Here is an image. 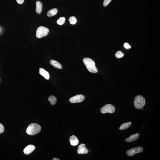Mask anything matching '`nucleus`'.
Returning a JSON list of instances; mask_svg holds the SVG:
<instances>
[{"label": "nucleus", "mask_w": 160, "mask_h": 160, "mask_svg": "<svg viewBox=\"0 0 160 160\" xmlns=\"http://www.w3.org/2000/svg\"><path fill=\"white\" fill-rule=\"evenodd\" d=\"M85 98L84 95H77L70 98L69 101L72 103H80L83 101Z\"/></svg>", "instance_id": "7"}, {"label": "nucleus", "mask_w": 160, "mask_h": 160, "mask_svg": "<svg viewBox=\"0 0 160 160\" xmlns=\"http://www.w3.org/2000/svg\"><path fill=\"white\" fill-rule=\"evenodd\" d=\"M131 125L132 122H131L124 123L121 125L120 127L119 128V129L121 130H125L127 129L130 127Z\"/></svg>", "instance_id": "16"}, {"label": "nucleus", "mask_w": 160, "mask_h": 160, "mask_svg": "<svg viewBox=\"0 0 160 160\" xmlns=\"http://www.w3.org/2000/svg\"><path fill=\"white\" fill-rule=\"evenodd\" d=\"M48 100L52 105H54L56 103L57 98L53 95H51L48 97Z\"/></svg>", "instance_id": "17"}, {"label": "nucleus", "mask_w": 160, "mask_h": 160, "mask_svg": "<svg viewBox=\"0 0 160 160\" xmlns=\"http://www.w3.org/2000/svg\"><path fill=\"white\" fill-rule=\"evenodd\" d=\"M143 151L142 148L140 146L133 148L132 149H129L126 152L128 156L132 157L136 154L141 153Z\"/></svg>", "instance_id": "6"}, {"label": "nucleus", "mask_w": 160, "mask_h": 160, "mask_svg": "<svg viewBox=\"0 0 160 160\" xmlns=\"http://www.w3.org/2000/svg\"><path fill=\"white\" fill-rule=\"evenodd\" d=\"M39 73L40 75L43 76L46 80H49L50 78V74L49 73L44 69L40 68L39 69Z\"/></svg>", "instance_id": "12"}, {"label": "nucleus", "mask_w": 160, "mask_h": 160, "mask_svg": "<svg viewBox=\"0 0 160 160\" xmlns=\"http://www.w3.org/2000/svg\"><path fill=\"white\" fill-rule=\"evenodd\" d=\"M139 136L140 135L138 133H137V134L132 135L130 136L129 137L125 139V141L127 142H132L137 140Z\"/></svg>", "instance_id": "10"}, {"label": "nucleus", "mask_w": 160, "mask_h": 160, "mask_svg": "<svg viewBox=\"0 0 160 160\" xmlns=\"http://www.w3.org/2000/svg\"><path fill=\"white\" fill-rule=\"evenodd\" d=\"M134 104L136 109H140L142 108L145 105V100L144 97L141 95H137L135 98Z\"/></svg>", "instance_id": "3"}, {"label": "nucleus", "mask_w": 160, "mask_h": 160, "mask_svg": "<svg viewBox=\"0 0 160 160\" xmlns=\"http://www.w3.org/2000/svg\"><path fill=\"white\" fill-rule=\"evenodd\" d=\"M50 64L55 68L59 69H62L63 67L62 65L59 62L53 60H51L50 61Z\"/></svg>", "instance_id": "14"}, {"label": "nucleus", "mask_w": 160, "mask_h": 160, "mask_svg": "<svg viewBox=\"0 0 160 160\" xmlns=\"http://www.w3.org/2000/svg\"><path fill=\"white\" fill-rule=\"evenodd\" d=\"M66 19L65 17H61L58 19L57 22V23L58 24L62 25L65 23Z\"/></svg>", "instance_id": "18"}, {"label": "nucleus", "mask_w": 160, "mask_h": 160, "mask_svg": "<svg viewBox=\"0 0 160 160\" xmlns=\"http://www.w3.org/2000/svg\"><path fill=\"white\" fill-rule=\"evenodd\" d=\"M69 21L70 22V24L72 25H74L77 23V19L74 16H71L69 19Z\"/></svg>", "instance_id": "19"}, {"label": "nucleus", "mask_w": 160, "mask_h": 160, "mask_svg": "<svg viewBox=\"0 0 160 160\" xmlns=\"http://www.w3.org/2000/svg\"><path fill=\"white\" fill-rule=\"evenodd\" d=\"M124 56V53L120 51H118L115 54L116 57L117 58H122Z\"/></svg>", "instance_id": "20"}, {"label": "nucleus", "mask_w": 160, "mask_h": 160, "mask_svg": "<svg viewBox=\"0 0 160 160\" xmlns=\"http://www.w3.org/2000/svg\"><path fill=\"white\" fill-rule=\"evenodd\" d=\"M36 147L35 146L32 145H29L25 147L23 150V152L25 154H30L35 150Z\"/></svg>", "instance_id": "9"}, {"label": "nucleus", "mask_w": 160, "mask_h": 160, "mask_svg": "<svg viewBox=\"0 0 160 160\" xmlns=\"http://www.w3.org/2000/svg\"><path fill=\"white\" fill-rule=\"evenodd\" d=\"M115 110V108L114 106L111 104H107L105 105L101 109V112L102 113L104 114L107 113H113Z\"/></svg>", "instance_id": "5"}, {"label": "nucleus", "mask_w": 160, "mask_h": 160, "mask_svg": "<svg viewBox=\"0 0 160 160\" xmlns=\"http://www.w3.org/2000/svg\"><path fill=\"white\" fill-rule=\"evenodd\" d=\"M124 47L127 49L131 48V46L127 43H125L124 44Z\"/></svg>", "instance_id": "23"}, {"label": "nucleus", "mask_w": 160, "mask_h": 160, "mask_svg": "<svg viewBox=\"0 0 160 160\" xmlns=\"http://www.w3.org/2000/svg\"><path fill=\"white\" fill-rule=\"evenodd\" d=\"M69 140L70 144L72 146H76L79 144V141L78 139L74 135L70 136Z\"/></svg>", "instance_id": "11"}, {"label": "nucleus", "mask_w": 160, "mask_h": 160, "mask_svg": "<svg viewBox=\"0 0 160 160\" xmlns=\"http://www.w3.org/2000/svg\"><path fill=\"white\" fill-rule=\"evenodd\" d=\"M41 131V127L37 123H31L26 129V133L30 136L38 134Z\"/></svg>", "instance_id": "2"}, {"label": "nucleus", "mask_w": 160, "mask_h": 160, "mask_svg": "<svg viewBox=\"0 0 160 160\" xmlns=\"http://www.w3.org/2000/svg\"><path fill=\"white\" fill-rule=\"evenodd\" d=\"M112 0H104L103 2V5L104 7H106L110 3Z\"/></svg>", "instance_id": "21"}, {"label": "nucleus", "mask_w": 160, "mask_h": 160, "mask_svg": "<svg viewBox=\"0 0 160 160\" xmlns=\"http://www.w3.org/2000/svg\"><path fill=\"white\" fill-rule=\"evenodd\" d=\"M36 11L38 14H40L42 11L43 10V4L40 1H37L36 3Z\"/></svg>", "instance_id": "13"}, {"label": "nucleus", "mask_w": 160, "mask_h": 160, "mask_svg": "<svg viewBox=\"0 0 160 160\" xmlns=\"http://www.w3.org/2000/svg\"><path fill=\"white\" fill-rule=\"evenodd\" d=\"M0 81H1V79H0Z\"/></svg>", "instance_id": "26"}, {"label": "nucleus", "mask_w": 160, "mask_h": 160, "mask_svg": "<svg viewBox=\"0 0 160 160\" xmlns=\"http://www.w3.org/2000/svg\"><path fill=\"white\" fill-rule=\"evenodd\" d=\"M4 131V128L3 125L2 124L0 123V134H2Z\"/></svg>", "instance_id": "22"}, {"label": "nucleus", "mask_w": 160, "mask_h": 160, "mask_svg": "<svg viewBox=\"0 0 160 160\" xmlns=\"http://www.w3.org/2000/svg\"><path fill=\"white\" fill-rule=\"evenodd\" d=\"M60 160L59 159H58V158H54L52 160Z\"/></svg>", "instance_id": "25"}, {"label": "nucleus", "mask_w": 160, "mask_h": 160, "mask_svg": "<svg viewBox=\"0 0 160 160\" xmlns=\"http://www.w3.org/2000/svg\"><path fill=\"white\" fill-rule=\"evenodd\" d=\"M49 32V29L48 28L44 26H40L37 29L36 36L37 38H41L47 35Z\"/></svg>", "instance_id": "4"}, {"label": "nucleus", "mask_w": 160, "mask_h": 160, "mask_svg": "<svg viewBox=\"0 0 160 160\" xmlns=\"http://www.w3.org/2000/svg\"><path fill=\"white\" fill-rule=\"evenodd\" d=\"M86 144L82 143L78 146L77 152L79 154H86L88 153V150L86 147H85Z\"/></svg>", "instance_id": "8"}, {"label": "nucleus", "mask_w": 160, "mask_h": 160, "mask_svg": "<svg viewBox=\"0 0 160 160\" xmlns=\"http://www.w3.org/2000/svg\"></svg>", "instance_id": "27"}, {"label": "nucleus", "mask_w": 160, "mask_h": 160, "mask_svg": "<svg viewBox=\"0 0 160 160\" xmlns=\"http://www.w3.org/2000/svg\"><path fill=\"white\" fill-rule=\"evenodd\" d=\"M16 1L18 3L22 4L24 2V0H16Z\"/></svg>", "instance_id": "24"}, {"label": "nucleus", "mask_w": 160, "mask_h": 160, "mask_svg": "<svg viewBox=\"0 0 160 160\" xmlns=\"http://www.w3.org/2000/svg\"><path fill=\"white\" fill-rule=\"evenodd\" d=\"M83 62L89 71L93 73L98 72V71L96 66L95 62L93 60L89 58L84 59Z\"/></svg>", "instance_id": "1"}, {"label": "nucleus", "mask_w": 160, "mask_h": 160, "mask_svg": "<svg viewBox=\"0 0 160 160\" xmlns=\"http://www.w3.org/2000/svg\"><path fill=\"white\" fill-rule=\"evenodd\" d=\"M58 10L57 9L53 8L49 10L47 13V16L48 17H52L56 15L58 13Z\"/></svg>", "instance_id": "15"}]
</instances>
